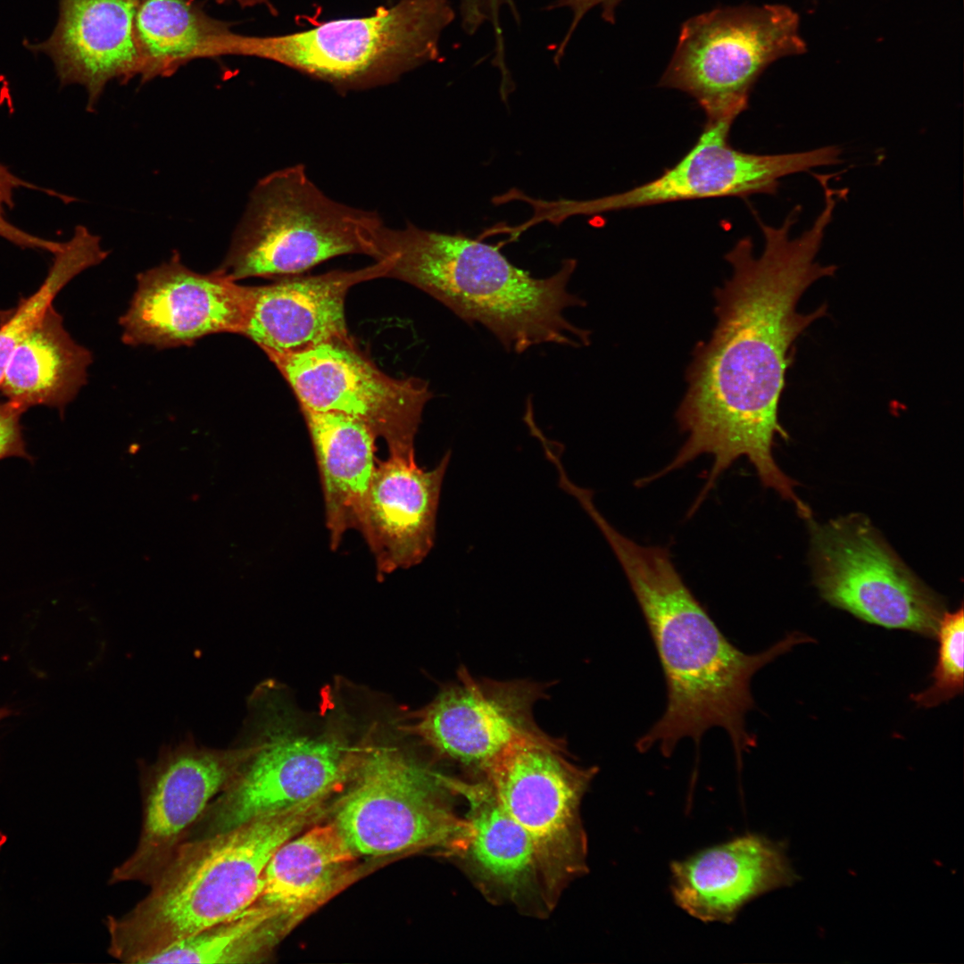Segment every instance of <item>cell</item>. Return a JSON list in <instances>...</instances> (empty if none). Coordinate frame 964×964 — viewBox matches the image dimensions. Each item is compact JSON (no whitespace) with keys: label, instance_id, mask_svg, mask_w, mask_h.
<instances>
[{"label":"cell","instance_id":"cell-1","mask_svg":"<svg viewBox=\"0 0 964 964\" xmlns=\"http://www.w3.org/2000/svg\"><path fill=\"white\" fill-rule=\"evenodd\" d=\"M801 212L796 205L777 227L753 212L764 239L762 252L756 257L752 238L745 237L725 255L732 274L714 294L717 324L710 339L694 348L687 389L676 413L687 438L666 467L648 477L653 481L700 455H711L696 506L741 457L752 464L764 486L795 508L803 504L794 493L795 482L774 460L776 436L788 438L778 407L794 341L827 314L826 305L799 312V300L813 283L834 276L837 267L817 260L833 206L824 204L810 227L792 237Z\"/></svg>","mask_w":964,"mask_h":964},{"label":"cell","instance_id":"cell-2","mask_svg":"<svg viewBox=\"0 0 964 964\" xmlns=\"http://www.w3.org/2000/svg\"><path fill=\"white\" fill-rule=\"evenodd\" d=\"M592 519L602 531L630 584L662 668L667 704L661 717L636 743L644 752L657 744L669 756L683 738L698 743L720 727L736 759L755 744L745 717L754 707L753 675L778 656L813 638L793 632L769 649L749 654L734 645L690 591L669 553L641 545L619 533L601 512Z\"/></svg>","mask_w":964,"mask_h":964},{"label":"cell","instance_id":"cell-3","mask_svg":"<svg viewBox=\"0 0 964 964\" xmlns=\"http://www.w3.org/2000/svg\"><path fill=\"white\" fill-rule=\"evenodd\" d=\"M380 260L390 257L386 278L426 292L469 324L487 328L508 352L554 344L579 348L591 332L565 312L586 305L568 284L577 261L566 259L546 278L514 266L498 247L461 233L384 225L378 238Z\"/></svg>","mask_w":964,"mask_h":964},{"label":"cell","instance_id":"cell-4","mask_svg":"<svg viewBox=\"0 0 964 964\" xmlns=\"http://www.w3.org/2000/svg\"><path fill=\"white\" fill-rule=\"evenodd\" d=\"M327 799L265 814L183 842L129 912L107 918L109 953L145 964L152 956L248 908L286 841L325 813Z\"/></svg>","mask_w":964,"mask_h":964},{"label":"cell","instance_id":"cell-5","mask_svg":"<svg viewBox=\"0 0 964 964\" xmlns=\"http://www.w3.org/2000/svg\"><path fill=\"white\" fill-rule=\"evenodd\" d=\"M235 778L208 806L187 840L220 833L253 818L327 799L347 785L361 755L345 722L312 723L280 702L272 684L249 699Z\"/></svg>","mask_w":964,"mask_h":964},{"label":"cell","instance_id":"cell-6","mask_svg":"<svg viewBox=\"0 0 964 964\" xmlns=\"http://www.w3.org/2000/svg\"><path fill=\"white\" fill-rule=\"evenodd\" d=\"M454 17L450 0H395L368 17L328 21L291 34L253 37L230 30L218 56L262 58L339 92L365 90L441 59L440 37Z\"/></svg>","mask_w":964,"mask_h":964},{"label":"cell","instance_id":"cell-7","mask_svg":"<svg viewBox=\"0 0 964 964\" xmlns=\"http://www.w3.org/2000/svg\"><path fill=\"white\" fill-rule=\"evenodd\" d=\"M384 225L377 212L328 197L303 164L288 166L257 182L218 269L237 281L299 275L344 254L379 261Z\"/></svg>","mask_w":964,"mask_h":964},{"label":"cell","instance_id":"cell-8","mask_svg":"<svg viewBox=\"0 0 964 964\" xmlns=\"http://www.w3.org/2000/svg\"><path fill=\"white\" fill-rule=\"evenodd\" d=\"M450 777L373 727L362 736L333 822L357 855L436 849L452 857L464 844L468 823L456 810Z\"/></svg>","mask_w":964,"mask_h":964},{"label":"cell","instance_id":"cell-9","mask_svg":"<svg viewBox=\"0 0 964 964\" xmlns=\"http://www.w3.org/2000/svg\"><path fill=\"white\" fill-rule=\"evenodd\" d=\"M806 50L799 16L786 5L717 8L684 22L659 86L691 96L706 121L734 122L766 68Z\"/></svg>","mask_w":964,"mask_h":964},{"label":"cell","instance_id":"cell-10","mask_svg":"<svg viewBox=\"0 0 964 964\" xmlns=\"http://www.w3.org/2000/svg\"><path fill=\"white\" fill-rule=\"evenodd\" d=\"M808 521L814 583L825 601L869 624L936 637L944 601L905 565L866 516Z\"/></svg>","mask_w":964,"mask_h":964},{"label":"cell","instance_id":"cell-11","mask_svg":"<svg viewBox=\"0 0 964 964\" xmlns=\"http://www.w3.org/2000/svg\"><path fill=\"white\" fill-rule=\"evenodd\" d=\"M566 742L550 735L515 744L478 777L535 847L552 902L587 871V840L580 817L596 767L567 757Z\"/></svg>","mask_w":964,"mask_h":964},{"label":"cell","instance_id":"cell-12","mask_svg":"<svg viewBox=\"0 0 964 964\" xmlns=\"http://www.w3.org/2000/svg\"><path fill=\"white\" fill-rule=\"evenodd\" d=\"M733 121H706L688 152L657 178L627 191L588 200H544L543 219L558 225L576 215L652 206L677 201L724 196L745 198L774 195L784 177L841 163L843 150L830 145L775 154L734 147L729 140Z\"/></svg>","mask_w":964,"mask_h":964},{"label":"cell","instance_id":"cell-13","mask_svg":"<svg viewBox=\"0 0 964 964\" xmlns=\"http://www.w3.org/2000/svg\"><path fill=\"white\" fill-rule=\"evenodd\" d=\"M268 357L293 389L301 409L350 416L382 437L390 456L415 457V436L432 397L427 381L388 376L353 342L326 343Z\"/></svg>","mask_w":964,"mask_h":964},{"label":"cell","instance_id":"cell-14","mask_svg":"<svg viewBox=\"0 0 964 964\" xmlns=\"http://www.w3.org/2000/svg\"><path fill=\"white\" fill-rule=\"evenodd\" d=\"M548 688L528 679L477 677L461 666L403 729L467 777H478L511 745L548 735L534 717Z\"/></svg>","mask_w":964,"mask_h":964},{"label":"cell","instance_id":"cell-15","mask_svg":"<svg viewBox=\"0 0 964 964\" xmlns=\"http://www.w3.org/2000/svg\"><path fill=\"white\" fill-rule=\"evenodd\" d=\"M246 748L217 749L188 738L164 746L141 772L142 826L133 852L112 872L110 884L150 885L235 778Z\"/></svg>","mask_w":964,"mask_h":964},{"label":"cell","instance_id":"cell-16","mask_svg":"<svg viewBox=\"0 0 964 964\" xmlns=\"http://www.w3.org/2000/svg\"><path fill=\"white\" fill-rule=\"evenodd\" d=\"M137 280L129 307L120 320L124 343L166 348L192 345L215 333L244 334L251 287L238 285L220 270L195 272L174 253Z\"/></svg>","mask_w":964,"mask_h":964},{"label":"cell","instance_id":"cell-17","mask_svg":"<svg viewBox=\"0 0 964 964\" xmlns=\"http://www.w3.org/2000/svg\"><path fill=\"white\" fill-rule=\"evenodd\" d=\"M465 801L467 836L454 858L483 895L522 914L544 918L555 907L535 847L481 777H450Z\"/></svg>","mask_w":964,"mask_h":964},{"label":"cell","instance_id":"cell-18","mask_svg":"<svg viewBox=\"0 0 964 964\" xmlns=\"http://www.w3.org/2000/svg\"><path fill=\"white\" fill-rule=\"evenodd\" d=\"M393 260L376 261L354 270L316 276H290L251 287V302L243 336L267 356L297 353L331 342H353L345 316V301L353 286L386 278Z\"/></svg>","mask_w":964,"mask_h":964},{"label":"cell","instance_id":"cell-19","mask_svg":"<svg viewBox=\"0 0 964 964\" xmlns=\"http://www.w3.org/2000/svg\"><path fill=\"white\" fill-rule=\"evenodd\" d=\"M447 452L432 470L415 457L390 456L376 465L357 529L371 551L379 577L420 563L433 547Z\"/></svg>","mask_w":964,"mask_h":964},{"label":"cell","instance_id":"cell-20","mask_svg":"<svg viewBox=\"0 0 964 964\" xmlns=\"http://www.w3.org/2000/svg\"><path fill=\"white\" fill-rule=\"evenodd\" d=\"M677 905L703 922H732L752 900L798 879L784 843L744 835L671 866Z\"/></svg>","mask_w":964,"mask_h":964},{"label":"cell","instance_id":"cell-21","mask_svg":"<svg viewBox=\"0 0 964 964\" xmlns=\"http://www.w3.org/2000/svg\"><path fill=\"white\" fill-rule=\"evenodd\" d=\"M134 0H61L52 36L40 49L54 62L62 85L79 84L93 111L106 84L139 75Z\"/></svg>","mask_w":964,"mask_h":964},{"label":"cell","instance_id":"cell-22","mask_svg":"<svg viewBox=\"0 0 964 964\" xmlns=\"http://www.w3.org/2000/svg\"><path fill=\"white\" fill-rule=\"evenodd\" d=\"M357 854L334 822L313 824L282 844L268 862L252 903L283 934L357 878Z\"/></svg>","mask_w":964,"mask_h":964},{"label":"cell","instance_id":"cell-23","mask_svg":"<svg viewBox=\"0 0 964 964\" xmlns=\"http://www.w3.org/2000/svg\"><path fill=\"white\" fill-rule=\"evenodd\" d=\"M301 411L319 468L330 548L337 550L344 534L357 529L376 468L377 436L345 414Z\"/></svg>","mask_w":964,"mask_h":964},{"label":"cell","instance_id":"cell-24","mask_svg":"<svg viewBox=\"0 0 964 964\" xmlns=\"http://www.w3.org/2000/svg\"><path fill=\"white\" fill-rule=\"evenodd\" d=\"M91 362V353L71 338L51 305L12 353L0 388L25 410L62 409L87 383Z\"/></svg>","mask_w":964,"mask_h":964},{"label":"cell","instance_id":"cell-25","mask_svg":"<svg viewBox=\"0 0 964 964\" xmlns=\"http://www.w3.org/2000/svg\"><path fill=\"white\" fill-rule=\"evenodd\" d=\"M229 30L188 0H137L134 34L142 81L170 76L194 59L215 57Z\"/></svg>","mask_w":964,"mask_h":964},{"label":"cell","instance_id":"cell-26","mask_svg":"<svg viewBox=\"0 0 964 964\" xmlns=\"http://www.w3.org/2000/svg\"><path fill=\"white\" fill-rule=\"evenodd\" d=\"M284 936L260 907L215 923L149 958L150 963H254L265 960Z\"/></svg>","mask_w":964,"mask_h":964},{"label":"cell","instance_id":"cell-27","mask_svg":"<svg viewBox=\"0 0 964 964\" xmlns=\"http://www.w3.org/2000/svg\"><path fill=\"white\" fill-rule=\"evenodd\" d=\"M108 255L100 237L79 225L72 236L62 242L40 287L22 299L14 312L0 326V385L8 360L21 340L44 316L58 293L83 270L100 264Z\"/></svg>","mask_w":964,"mask_h":964},{"label":"cell","instance_id":"cell-28","mask_svg":"<svg viewBox=\"0 0 964 964\" xmlns=\"http://www.w3.org/2000/svg\"><path fill=\"white\" fill-rule=\"evenodd\" d=\"M937 660L926 690L911 695L918 707L933 708L963 692L964 614L963 608L945 612L939 625Z\"/></svg>","mask_w":964,"mask_h":964},{"label":"cell","instance_id":"cell-29","mask_svg":"<svg viewBox=\"0 0 964 964\" xmlns=\"http://www.w3.org/2000/svg\"><path fill=\"white\" fill-rule=\"evenodd\" d=\"M622 0H555L549 8H566L572 14L567 33L555 50L554 62L559 63L571 37L584 16L592 9L600 7L602 17L607 22H615V11Z\"/></svg>","mask_w":964,"mask_h":964},{"label":"cell","instance_id":"cell-30","mask_svg":"<svg viewBox=\"0 0 964 964\" xmlns=\"http://www.w3.org/2000/svg\"><path fill=\"white\" fill-rule=\"evenodd\" d=\"M26 410L7 400L0 403V460L25 456L20 419Z\"/></svg>","mask_w":964,"mask_h":964},{"label":"cell","instance_id":"cell-31","mask_svg":"<svg viewBox=\"0 0 964 964\" xmlns=\"http://www.w3.org/2000/svg\"><path fill=\"white\" fill-rule=\"evenodd\" d=\"M0 237L22 248L37 249L56 253L62 246V242L46 239L28 233L9 221L0 208Z\"/></svg>","mask_w":964,"mask_h":964},{"label":"cell","instance_id":"cell-32","mask_svg":"<svg viewBox=\"0 0 964 964\" xmlns=\"http://www.w3.org/2000/svg\"><path fill=\"white\" fill-rule=\"evenodd\" d=\"M514 5V0H461L460 12L469 19L480 20L498 16Z\"/></svg>","mask_w":964,"mask_h":964},{"label":"cell","instance_id":"cell-33","mask_svg":"<svg viewBox=\"0 0 964 964\" xmlns=\"http://www.w3.org/2000/svg\"><path fill=\"white\" fill-rule=\"evenodd\" d=\"M230 1H232V0H218V2L221 3V4H223L225 2H230ZM233 1L237 2L243 8H245V7H253V6H255V5H258V4H265L270 9L271 14H276L277 13V11L270 4L269 0H233Z\"/></svg>","mask_w":964,"mask_h":964},{"label":"cell","instance_id":"cell-34","mask_svg":"<svg viewBox=\"0 0 964 964\" xmlns=\"http://www.w3.org/2000/svg\"><path fill=\"white\" fill-rule=\"evenodd\" d=\"M11 714V711L6 708H0V720Z\"/></svg>","mask_w":964,"mask_h":964},{"label":"cell","instance_id":"cell-35","mask_svg":"<svg viewBox=\"0 0 964 964\" xmlns=\"http://www.w3.org/2000/svg\"><path fill=\"white\" fill-rule=\"evenodd\" d=\"M134 1H136V2H137V0H134Z\"/></svg>","mask_w":964,"mask_h":964}]
</instances>
